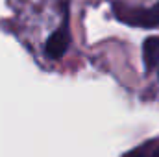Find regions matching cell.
<instances>
[{"label":"cell","instance_id":"4","mask_svg":"<svg viewBox=\"0 0 159 157\" xmlns=\"http://www.w3.org/2000/svg\"><path fill=\"white\" fill-rule=\"evenodd\" d=\"M150 157H159V146L154 150V152H152V155H150Z\"/></svg>","mask_w":159,"mask_h":157},{"label":"cell","instance_id":"1","mask_svg":"<svg viewBox=\"0 0 159 157\" xmlns=\"http://www.w3.org/2000/svg\"><path fill=\"white\" fill-rule=\"evenodd\" d=\"M119 17L131 26L156 28V26H159V2L154 4L152 7H135V9L119 11Z\"/></svg>","mask_w":159,"mask_h":157},{"label":"cell","instance_id":"3","mask_svg":"<svg viewBox=\"0 0 159 157\" xmlns=\"http://www.w3.org/2000/svg\"><path fill=\"white\" fill-rule=\"evenodd\" d=\"M143 59L146 69H154L159 63V37H148L143 44Z\"/></svg>","mask_w":159,"mask_h":157},{"label":"cell","instance_id":"2","mask_svg":"<svg viewBox=\"0 0 159 157\" xmlns=\"http://www.w3.org/2000/svg\"><path fill=\"white\" fill-rule=\"evenodd\" d=\"M67 48H69V32L65 28L56 30L44 44V50H46L48 57H52V59H59L67 52Z\"/></svg>","mask_w":159,"mask_h":157},{"label":"cell","instance_id":"5","mask_svg":"<svg viewBox=\"0 0 159 157\" xmlns=\"http://www.w3.org/2000/svg\"><path fill=\"white\" fill-rule=\"evenodd\" d=\"M128 157H141L139 154H133V155H128Z\"/></svg>","mask_w":159,"mask_h":157}]
</instances>
